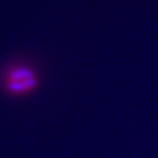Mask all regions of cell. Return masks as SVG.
<instances>
[{
  "label": "cell",
  "instance_id": "obj_1",
  "mask_svg": "<svg viewBox=\"0 0 158 158\" xmlns=\"http://www.w3.org/2000/svg\"><path fill=\"white\" fill-rule=\"evenodd\" d=\"M41 76L33 64L25 60H13L0 72V87L12 98H22L33 94L40 87Z\"/></svg>",
  "mask_w": 158,
  "mask_h": 158
}]
</instances>
